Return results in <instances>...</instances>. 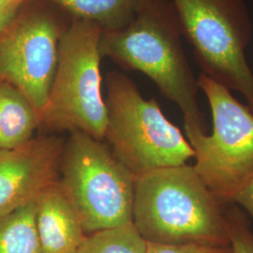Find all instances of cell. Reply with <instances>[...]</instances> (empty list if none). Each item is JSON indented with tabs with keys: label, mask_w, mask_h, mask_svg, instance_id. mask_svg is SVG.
Returning a JSON list of instances; mask_svg holds the SVG:
<instances>
[{
	"label": "cell",
	"mask_w": 253,
	"mask_h": 253,
	"mask_svg": "<svg viewBox=\"0 0 253 253\" xmlns=\"http://www.w3.org/2000/svg\"><path fill=\"white\" fill-rule=\"evenodd\" d=\"M20 1H24V2H27V0H20Z\"/></svg>",
	"instance_id": "d6986e66"
},
{
	"label": "cell",
	"mask_w": 253,
	"mask_h": 253,
	"mask_svg": "<svg viewBox=\"0 0 253 253\" xmlns=\"http://www.w3.org/2000/svg\"><path fill=\"white\" fill-rule=\"evenodd\" d=\"M25 4L0 31V81L23 92L40 116L54 81L64 30L47 11Z\"/></svg>",
	"instance_id": "ba28073f"
},
{
	"label": "cell",
	"mask_w": 253,
	"mask_h": 253,
	"mask_svg": "<svg viewBox=\"0 0 253 253\" xmlns=\"http://www.w3.org/2000/svg\"><path fill=\"white\" fill-rule=\"evenodd\" d=\"M172 4L202 73L239 92L253 112V73L246 57L252 24L243 0H172Z\"/></svg>",
	"instance_id": "8992f818"
},
{
	"label": "cell",
	"mask_w": 253,
	"mask_h": 253,
	"mask_svg": "<svg viewBox=\"0 0 253 253\" xmlns=\"http://www.w3.org/2000/svg\"><path fill=\"white\" fill-rule=\"evenodd\" d=\"M102 32L98 24L76 18L64 29L53 84L39 116L40 127L104 139L107 112L100 71Z\"/></svg>",
	"instance_id": "3957f363"
},
{
	"label": "cell",
	"mask_w": 253,
	"mask_h": 253,
	"mask_svg": "<svg viewBox=\"0 0 253 253\" xmlns=\"http://www.w3.org/2000/svg\"><path fill=\"white\" fill-rule=\"evenodd\" d=\"M65 142L58 136H40L17 147L0 149V217L60 183Z\"/></svg>",
	"instance_id": "9c48e42d"
},
{
	"label": "cell",
	"mask_w": 253,
	"mask_h": 253,
	"mask_svg": "<svg viewBox=\"0 0 253 253\" xmlns=\"http://www.w3.org/2000/svg\"><path fill=\"white\" fill-rule=\"evenodd\" d=\"M39 127V116L30 100L14 85L0 81V149L26 144Z\"/></svg>",
	"instance_id": "8fae6325"
},
{
	"label": "cell",
	"mask_w": 253,
	"mask_h": 253,
	"mask_svg": "<svg viewBox=\"0 0 253 253\" xmlns=\"http://www.w3.org/2000/svg\"><path fill=\"white\" fill-rule=\"evenodd\" d=\"M235 205L243 208L253 218V174L236 196Z\"/></svg>",
	"instance_id": "ac0fdd59"
},
{
	"label": "cell",
	"mask_w": 253,
	"mask_h": 253,
	"mask_svg": "<svg viewBox=\"0 0 253 253\" xmlns=\"http://www.w3.org/2000/svg\"><path fill=\"white\" fill-rule=\"evenodd\" d=\"M36 213L35 200L0 217V253H42Z\"/></svg>",
	"instance_id": "4fadbf2b"
},
{
	"label": "cell",
	"mask_w": 253,
	"mask_h": 253,
	"mask_svg": "<svg viewBox=\"0 0 253 253\" xmlns=\"http://www.w3.org/2000/svg\"><path fill=\"white\" fill-rule=\"evenodd\" d=\"M135 178L101 141L76 131L65 142L60 184L84 234L132 222Z\"/></svg>",
	"instance_id": "5b68a950"
},
{
	"label": "cell",
	"mask_w": 253,
	"mask_h": 253,
	"mask_svg": "<svg viewBox=\"0 0 253 253\" xmlns=\"http://www.w3.org/2000/svg\"><path fill=\"white\" fill-rule=\"evenodd\" d=\"M224 214L233 253H253V234L244 212L234 205Z\"/></svg>",
	"instance_id": "9a60e30c"
},
{
	"label": "cell",
	"mask_w": 253,
	"mask_h": 253,
	"mask_svg": "<svg viewBox=\"0 0 253 253\" xmlns=\"http://www.w3.org/2000/svg\"><path fill=\"white\" fill-rule=\"evenodd\" d=\"M104 101V139L114 156L135 176L186 164L194 158V150L179 127L163 115L157 100H145L126 75L108 73Z\"/></svg>",
	"instance_id": "277c9868"
},
{
	"label": "cell",
	"mask_w": 253,
	"mask_h": 253,
	"mask_svg": "<svg viewBox=\"0 0 253 253\" xmlns=\"http://www.w3.org/2000/svg\"><path fill=\"white\" fill-rule=\"evenodd\" d=\"M145 253H233L231 245L213 246L197 244H159L147 242Z\"/></svg>",
	"instance_id": "2e32d148"
},
{
	"label": "cell",
	"mask_w": 253,
	"mask_h": 253,
	"mask_svg": "<svg viewBox=\"0 0 253 253\" xmlns=\"http://www.w3.org/2000/svg\"><path fill=\"white\" fill-rule=\"evenodd\" d=\"M25 3L20 0H0V31L13 20Z\"/></svg>",
	"instance_id": "e0dca14e"
},
{
	"label": "cell",
	"mask_w": 253,
	"mask_h": 253,
	"mask_svg": "<svg viewBox=\"0 0 253 253\" xmlns=\"http://www.w3.org/2000/svg\"><path fill=\"white\" fill-rule=\"evenodd\" d=\"M71 12L76 19L98 24L104 31L127 26L143 0H50Z\"/></svg>",
	"instance_id": "7c38bea8"
},
{
	"label": "cell",
	"mask_w": 253,
	"mask_h": 253,
	"mask_svg": "<svg viewBox=\"0 0 253 253\" xmlns=\"http://www.w3.org/2000/svg\"><path fill=\"white\" fill-rule=\"evenodd\" d=\"M197 81L209 102L213 129L189 141L196 160L192 167L223 208L234 206L253 174V110L207 75Z\"/></svg>",
	"instance_id": "52a82bcc"
},
{
	"label": "cell",
	"mask_w": 253,
	"mask_h": 253,
	"mask_svg": "<svg viewBox=\"0 0 253 253\" xmlns=\"http://www.w3.org/2000/svg\"><path fill=\"white\" fill-rule=\"evenodd\" d=\"M132 222L146 242L230 245L224 208L187 164L136 176Z\"/></svg>",
	"instance_id": "7a4b0ae2"
},
{
	"label": "cell",
	"mask_w": 253,
	"mask_h": 253,
	"mask_svg": "<svg viewBox=\"0 0 253 253\" xmlns=\"http://www.w3.org/2000/svg\"><path fill=\"white\" fill-rule=\"evenodd\" d=\"M146 244L130 222L86 235L76 253H145Z\"/></svg>",
	"instance_id": "5bb4252c"
},
{
	"label": "cell",
	"mask_w": 253,
	"mask_h": 253,
	"mask_svg": "<svg viewBox=\"0 0 253 253\" xmlns=\"http://www.w3.org/2000/svg\"><path fill=\"white\" fill-rule=\"evenodd\" d=\"M181 34L172 4L165 0H143L127 26L103 30L100 50L101 56L145 74L166 99L179 107L190 141L207 134V124L197 100L198 81L184 53Z\"/></svg>",
	"instance_id": "6da1fadb"
},
{
	"label": "cell",
	"mask_w": 253,
	"mask_h": 253,
	"mask_svg": "<svg viewBox=\"0 0 253 253\" xmlns=\"http://www.w3.org/2000/svg\"><path fill=\"white\" fill-rule=\"evenodd\" d=\"M36 224L42 253H76L86 237L60 183L37 199Z\"/></svg>",
	"instance_id": "30bf717a"
}]
</instances>
